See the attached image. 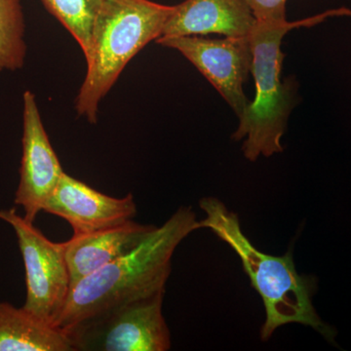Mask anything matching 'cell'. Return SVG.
I'll use <instances>...</instances> for the list:
<instances>
[{"label": "cell", "mask_w": 351, "mask_h": 351, "mask_svg": "<svg viewBox=\"0 0 351 351\" xmlns=\"http://www.w3.org/2000/svg\"><path fill=\"white\" fill-rule=\"evenodd\" d=\"M43 211L66 219L75 234H87L131 221L137 206L132 193L112 197L64 172Z\"/></svg>", "instance_id": "9c48e42d"}, {"label": "cell", "mask_w": 351, "mask_h": 351, "mask_svg": "<svg viewBox=\"0 0 351 351\" xmlns=\"http://www.w3.org/2000/svg\"><path fill=\"white\" fill-rule=\"evenodd\" d=\"M0 351H75L68 332L24 306L0 302Z\"/></svg>", "instance_id": "7c38bea8"}, {"label": "cell", "mask_w": 351, "mask_h": 351, "mask_svg": "<svg viewBox=\"0 0 351 351\" xmlns=\"http://www.w3.org/2000/svg\"><path fill=\"white\" fill-rule=\"evenodd\" d=\"M258 21H286L287 0H245Z\"/></svg>", "instance_id": "9a60e30c"}, {"label": "cell", "mask_w": 351, "mask_h": 351, "mask_svg": "<svg viewBox=\"0 0 351 351\" xmlns=\"http://www.w3.org/2000/svg\"><path fill=\"white\" fill-rule=\"evenodd\" d=\"M199 206L206 215L199 221L200 228L211 230L237 253L252 286L262 298L265 321L261 339L269 341L279 327L298 323L332 341L336 332L322 322L313 304L315 278L298 274L292 252L276 257L258 250L242 232L237 215L217 198H202Z\"/></svg>", "instance_id": "7a4b0ae2"}, {"label": "cell", "mask_w": 351, "mask_h": 351, "mask_svg": "<svg viewBox=\"0 0 351 351\" xmlns=\"http://www.w3.org/2000/svg\"><path fill=\"white\" fill-rule=\"evenodd\" d=\"M156 43L188 59L240 117L248 100L244 83L251 73L249 36L207 39L200 36H162Z\"/></svg>", "instance_id": "52a82bcc"}, {"label": "cell", "mask_w": 351, "mask_h": 351, "mask_svg": "<svg viewBox=\"0 0 351 351\" xmlns=\"http://www.w3.org/2000/svg\"><path fill=\"white\" fill-rule=\"evenodd\" d=\"M22 147L20 181L14 201L24 209V218L34 223L64 170L44 128L36 96L29 90L23 95Z\"/></svg>", "instance_id": "ba28073f"}, {"label": "cell", "mask_w": 351, "mask_h": 351, "mask_svg": "<svg viewBox=\"0 0 351 351\" xmlns=\"http://www.w3.org/2000/svg\"><path fill=\"white\" fill-rule=\"evenodd\" d=\"M0 219L12 226L24 261L25 308L54 325L71 291L63 243L50 241L15 208L0 211Z\"/></svg>", "instance_id": "8992f818"}, {"label": "cell", "mask_w": 351, "mask_h": 351, "mask_svg": "<svg viewBox=\"0 0 351 351\" xmlns=\"http://www.w3.org/2000/svg\"><path fill=\"white\" fill-rule=\"evenodd\" d=\"M256 22L245 0H186L173 8L162 36L247 38Z\"/></svg>", "instance_id": "30bf717a"}, {"label": "cell", "mask_w": 351, "mask_h": 351, "mask_svg": "<svg viewBox=\"0 0 351 351\" xmlns=\"http://www.w3.org/2000/svg\"><path fill=\"white\" fill-rule=\"evenodd\" d=\"M25 23L21 0H0V64L19 71L27 57Z\"/></svg>", "instance_id": "4fadbf2b"}, {"label": "cell", "mask_w": 351, "mask_h": 351, "mask_svg": "<svg viewBox=\"0 0 351 351\" xmlns=\"http://www.w3.org/2000/svg\"><path fill=\"white\" fill-rule=\"evenodd\" d=\"M156 228L131 219L107 230L73 234V239L63 243L71 289L85 277L133 250Z\"/></svg>", "instance_id": "8fae6325"}, {"label": "cell", "mask_w": 351, "mask_h": 351, "mask_svg": "<svg viewBox=\"0 0 351 351\" xmlns=\"http://www.w3.org/2000/svg\"><path fill=\"white\" fill-rule=\"evenodd\" d=\"M200 228L191 207L178 209L133 250L76 283L55 326L68 331L115 307L165 291L176 249Z\"/></svg>", "instance_id": "6da1fadb"}, {"label": "cell", "mask_w": 351, "mask_h": 351, "mask_svg": "<svg viewBox=\"0 0 351 351\" xmlns=\"http://www.w3.org/2000/svg\"><path fill=\"white\" fill-rule=\"evenodd\" d=\"M3 71V68H2L1 64H0V73Z\"/></svg>", "instance_id": "2e32d148"}, {"label": "cell", "mask_w": 351, "mask_h": 351, "mask_svg": "<svg viewBox=\"0 0 351 351\" xmlns=\"http://www.w3.org/2000/svg\"><path fill=\"white\" fill-rule=\"evenodd\" d=\"M165 291L127 302L66 331L82 351H166L169 328L163 316Z\"/></svg>", "instance_id": "5b68a950"}, {"label": "cell", "mask_w": 351, "mask_h": 351, "mask_svg": "<svg viewBox=\"0 0 351 351\" xmlns=\"http://www.w3.org/2000/svg\"><path fill=\"white\" fill-rule=\"evenodd\" d=\"M104 0H41L48 12L68 29L86 56L92 32Z\"/></svg>", "instance_id": "5bb4252c"}, {"label": "cell", "mask_w": 351, "mask_h": 351, "mask_svg": "<svg viewBox=\"0 0 351 351\" xmlns=\"http://www.w3.org/2000/svg\"><path fill=\"white\" fill-rule=\"evenodd\" d=\"M174 6L151 0H104L92 32L87 71L75 99V110L96 123L99 106L127 64L145 46L162 36Z\"/></svg>", "instance_id": "277c9868"}, {"label": "cell", "mask_w": 351, "mask_h": 351, "mask_svg": "<svg viewBox=\"0 0 351 351\" xmlns=\"http://www.w3.org/2000/svg\"><path fill=\"white\" fill-rule=\"evenodd\" d=\"M331 16H350L351 10L336 9L306 18L289 21H258L249 34L252 54L251 73L256 95L239 117V125L232 135L235 141L245 138L244 156L256 161L261 156L270 157L283 152L281 144L289 115L294 107L295 89L290 80L281 82L284 36L292 29L311 27Z\"/></svg>", "instance_id": "3957f363"}]
</instances>
